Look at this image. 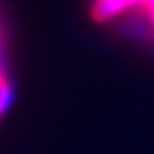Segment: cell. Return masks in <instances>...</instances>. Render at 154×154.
<instances>
[{"label": "cell", "instance_id": "obj_1", "mask_svg": "<svg viewBox=\"0 0 154 154\" xmlns=\"http://www.w3.org/2000/svg\"><path fill=\"white\" fill-rule=\"evenodd\" d=\"M131 13L136 15V20L144 25L148 35L154 38V0H139Z\"/></svg>", "mask_w": 154, "mask_h": 154}]
</instances>
